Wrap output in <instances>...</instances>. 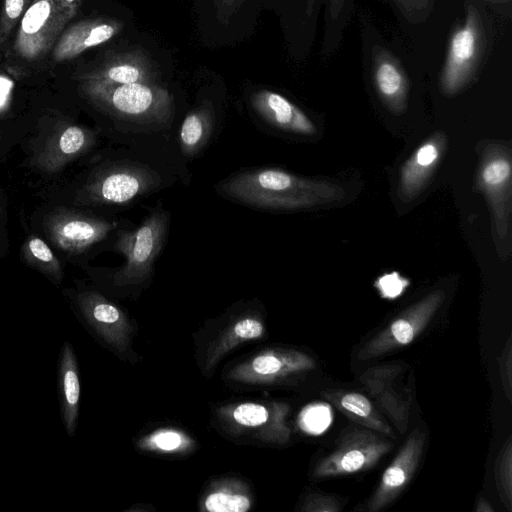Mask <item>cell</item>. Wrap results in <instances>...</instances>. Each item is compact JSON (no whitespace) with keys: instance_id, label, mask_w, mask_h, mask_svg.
Instances as JSON below:
<instances>
[{"instance_id":"obj_22","label":"cell","mask_w":512,"mask_h":512,"mask_svg":"<svg viewBox=\"0 0 512 512\" xmlns=\"http://www.w3.org/2000/svg\"><path fill=\"white\" fill-rule=\"evenodd\" d=\"M324 395L355 422L392 436L390 427L365 395L355 391L326 392Z\"/></svg>"},{"instance_id":"obj_15","label":"cell","mask_w":512,"mask_h":512,"mask_svg":"<svg viewBox=\"0 0 512 512\" xmlns=\"http://www.w3.org/2000/svg\"><path fill=\"white\" fill-rule=\"evenodd\" d=\"M400 371L401 367L398 365L373 367L362 374L360 380L370 395L393 419L395 425L404 431L411 398L409 390L400 382V379L396 381Z\"/></svg>"},{"instance_id":"obj_8","label":"cell","mask_w":512,"mask_h":512,"mask_svg":"<svg viewBox=\"0 0 512 512\" xmlns=\"http://www.w3.org/2000/svg\"><path fill=\"white\" fill-rule=\"evenodd\" d=\"M75 315L97 339L123 353L129 344L131 327L125 313L95 290L67 291Z\"/></svg>"},{"instance_id":"obj_33","label":"cell","mask_w":512,"mask_h":512,"mask_svg":"<svg viewBox=\"0 0 512 512\" xmlns=\"http://www.w3.org/2000/svg\"><path fill=\"white\" fill-rule=\"evenodd\" d=\"M341 508L342 504L335 497L329 495H312L305 503L304 510L335 512L339 511Z\"/></svg>"},{"instance_id":"obj_20","label":"cell","mask_w":512,"mask_h":512,"mask_svg":"<svg viewBox=\"0 0 512 512\" xmlns=\"http://www.w3.org/2000/svg\"><path fill=\"white\" fill-rule=\"evenodd\" d=\"M93 143V134L88 129L67 125L56 131L39 157V166L48 172L60 170L64 165L80 156Z\"/></svg>"},{"instance_id":"obj_32","label":"cell","mask_w":512,"mask_h":512,"mask_svg":"<svg viewBox=\"0 0 512 512\" xmlns=\"http://www.w3.org/2000/svg\"><path fill=\"white\" fill-rule=\"evenodd\" d=\"M150 442L160 450L173 451L183 444L184 438L177 431L165 430L155 433L150 438Z\"/></svg>"},{"instance_id":"obj_35","label":"cell","mask_w":512,"mask_h":512,"mask_svg":"<svg viewBox=\"0 0 512 512\" xmlns=\"http://www.w3.org/2000/svg\"><path fill=\"white\" fill-rule=\"evenodd\" d=\"M243 0H215V4L219 12L229 16L239 8Z\"/></svg>"},{"instance_id":"obj_6","label":"cell","mask_w":512,"mask_h":512,"mask_svg":"<svg viewBox=\"0 0 512 512\" xmlns=\"http://www.w3.org/2000/svg\"><path fill=\"white\" fill-rule=\"evenodd\" d=\"M160 184L149 168L134 164L112 165L96 174L84 187L81 200L96 205H124Z\"/></svg>"},{"instance_id":"obj_10","label":"cell","mask_w":512,"mask_h":512,"mask_svg":"<svg viewBox=\"0 0 512 512\" xmlns=\"http://www.w3.org/2000/svg\"><path fill=\"white\" fill-rule=\"evenodd\" d=\"M425 433L414 429L401 446L366 504L369 512L388 507L404 491L412 480L422 458Z\"/></svg>"},{"instance_id":"obj_1","label":"cell","mask_w":512,"mask_h":512,"mask_svg":"<svg viewBox=\"0 0 512 512\" xmlns=\"http://www.w3.org/2000/svg\"><path fill=\"white\" fill-rule=\"evenodd\" d=\"M219 189L238 202L273 210L307 208L336 200L343 194L331 183L298 177L277 168L233 174L220 184Z\"/></svg>"},{"instance_id":"obj_12","label":"cell","mask_w":512,"mask_h":512,"mask_svg":"<svg viewBox=\"0 0 512 512\" xmlns=\"http://www.w3.org/2000/svg\"><path fill=\"white\" fill-rule=\"evenodd\" d=\"M510 156L503 148H490L483 156L478 171V185L486 195L493 213L497 234H507L511 188Z\"/></svg>"},{"instance_id":"obj_18","label":"cell","mask_w":512,"mask_h":512,"mask_svg":"<svg viewBox=\"0 0 512 512\" xmlns=\"http://www.w3.org/2000/svg\"><path fill=\"white\" fill-rule=\"evenodd\" d=\"M56 387L63 428L69 437H74L79 418L81 384L77 357L68 341L62 343L59 351Z\"/></svg>"},{"instance_id":"obj_14","label":"cell","mask_w":512,"mask_h":512,"mask_svg":"<svg viewBox=\"0 0 512 512\" xmlns=\"http://www.w3.org/2000/svg\"><path fill=\"white\" fill-rule=\"evenodd\" d=\"M123 29V22L109 17L80 20L67 26L52 52L55 63L71 60L88 49L110 41Z\"/></svg>"},{"instance_id":"obj_4","label":"cell","mask_w":512,"mask_h":512,"mask_svg":"<svg viewBox=\"0 0 512 512\" xmlns=\"http://www.w3.org/2000/svg\"><path fill=\"white\" fill-rule=\"evenodd\" d=\"M169 215L154 211L135 229L121 231L115 249L126 257L125 265L114 275L116 285L136 284L145 280L161 251Z\"/></svg>"},{"instance_id":"obj_31","label":"cell","mask_w":512,"mask_h":512,"mask_svg":"<svg viewBox=\"0 0 512 512\" xmlns=\"http://www.w3.org/2000/svg\"><path fill=\"white\" fill-rule=\"evenodd\" d=\"M409 280L398 272L385 273L375 281V287L383 298L395 299L409 286Z\"/></svg>"},{"instance_id":"obj_13","label":"cell","mask_w":512,"mask_h":512,"mask_svg":"<svg viewBox=\"0 0 512 512\" xmlns=\"http://www.w3.org/2000/svg\"><path fill=\"white\" fill-rule=\"evenodd\" d=\"M313 358L295 350L266 351L236 367L230 377L246 383H267L311 370Z\"/></svg>"},{"instance_id":"obj_7","label":"cell","mask_w":512,"mask_h":512,"mask_svg":"<svg viewBox=\"0 0 512 512\" xmlns=\"http://www.w3.org/2000/svg\"><path fill=\"white\" fill-rule=\"evenodd\" d=\"M443 290H435L407 307L359 350L360 360H371L411 344L429 325L445 300Z\"/></svg>"},{"instance_id":"obj_39","label":"cell","mask_w":512,"mask_h":512,"mask_svg":"<svg viewBox=\"0 0 512 512\" xmlns=\"http://www.w3.org/2000/svg\"><path fill=\"white\" fill-rule=\"evenodd\" d=\"M61 1L77 11L81 5V0H61Z\"/></svg>"},{"instance_id":"obj_24","label":"cell","mask_w":512,"mask_h":512,"mask_svg":"<svg viewBox=\"0 0 512 512\" xmlns=\"http://www.w3.org/2000/svg\"><path fill=\"white\" fill-rule=\"evenodd\" d=\"M263 332V323L255 317H245L238 320L215 343V347L208 359L209 363L213 364L219 357L237 344L261 337Z\"/></svg>"},{"instance_id":"obj_26","label":"cell","mask_w":512,"mask_h":512,"mask_svg":"<svg viewBox=\"0 0 512 512\" xmlns=\"http://www.w3.org/2000/svg\"><path fill=\"white\" fill-rule=\"evenodd\" d=\"M204 508L210 512H246L251 508V500L242 492L221 488L207 495Z\"/></svg>"},{"instance_id":"obj_2","label":"cell","mask_w":512,"mask_h":512,"mask_svg":"<svg viewBox=\"0 0 512 512\" xmlns=\"http://www.w3.org/2000/svg\"><path fill=\"white\" fill-rule=\"evenodd\" d=\"M77 10L61 0H33L6 54L7 65L24 75L52 52Z\"/></svg>"},{"instance_id":"obj_36","label":"cell","mask_w":512,"mask_h":512,"mask_svg":"<svg viewBox=\"0 0 512 512\" xmlns=\"http://www.w3.org/2000/svg\"><path fill=\"white\" fill-rule=\"evenodd\" d=\"M406 13L414 12L416 9H424L430 2V0H395Z\"/></svg>"},{"instance_id":"obj_28","label":"cell","mask_w":512,"mask_h":512,"mask_svg":"<svg viewBox=\"0 0 512 512\" xmlns=\"http://www.w3.org/2000/svg\"><path fill=\"white\" fill-rule=\"evenodd\" d=\"M33 0H4L0 14V49L19 25Z\"/></svg>"},{"instance_id":"obj_11","label":"cell","mask_w":512,"mask_h":512,"mask_svg":"<svg viewBox=\"0 0 512 512\" xmlns=\"http://www.w3.org/2000/svg\"><path fill=\"white\" fill-rule=\"evenodd\" d=\"M106 219L71 210L53 213L47 221L50 239L68 254H80L103 240L115 227Z\"/></svg>"},{"instance_id":"obj_21","label":"cell","mask_w":512,"mask_h":512,"mask_svg":"<svg viewBox=\"0 0 512 512\" xmlns=\"http://www.w3.org/2000/svg\"><path fill=\"white\" fill-rule=\"evenodd\" d=\"M373 78L376 90L385 104L396 112L405 107L408 83L399 63L388 53L375 58Z\"/></svg>"},{"instance_id":"obj_25","label":"cell","mask_w":512,"mask_h":512,"mask_svg":"<svg viewBox=\"0 0 512 512\" xmlns=\"http://www.w3.org/2000/svg\"><path fill=\"white\" fill-rule=\"evenodd\" d=\"M26 262L49 277L54 283L61 282L63 271L61 265L46 242L37 236L27 239L23 247Z\"/></svg>"},{"instance_id":"obj_30","label":"cell","mask_w":512,"mask_h":512,"mask_svg":"<svg viewBox=\"0 0 512 512\" xmlns=\"http://www.w3.org/2000/svg\"><path fill=\"white\" fill-rule=\"evenodd\" d=\"M233 418L242 426L257 427L268 420L269 412L260 404L243 403L234 409Z\"/></svg>"},{"instance_id":"obj_27","label":"cell","mask_w":512,"mask_h":512,"mask_svg":"<svg viewBox=\"0 0 512 512\" xmlns=\"http://www.w3.org/2000/svg\"><path fill=\"white\" fill-rule=\"evenodd\" d=\"M497 491L502 503L511 511L512 507V442L507 440L495 463Z\"/></svg>"},{"instance_id":"obj_17","label":"cell","mask_w":512,"mask_h":512,"mask_svg":"<svg viewBox=\"0 0 512 512\" xmlns=\"http://www.w3.org/2000/svg\"><path fill=\"white\" fill-rule=\"evenodd\" d=\"M445 147V135L436 133L423 142L404 163L398 185V197L403 202H411L422 192L439 164Z\"/></svg>"},{"instance_id":"obj_3","label":"cell","mask_w":512,"mask_h":512,"mask_svg":"<svg viewBox=\"0 0 512 512\" xmlns=\"http://www.w3.org/2000/svg\"><path fill=\"white\" fill-rule=\"evenodd\" d=\"M80 90L95 105L122 117L163 122L171 115L172 97L156 83L110 84L80 80Z\"/></svg>"},{"instance_id":"obj_16","label":"cell","mask_w":512,"mask_h":512,"mask_svg":"<svg viewBox=\"0 0 512 512\" xmlns=\"http://www.w3.org/2000/svg\"><path fill=\"white\" fill-rule=\"evenodd\" d=\"M152 61L141 49H129L107 55L79 80H94L110 84L155 83Z\"/></svg>"},{"instance_id":"obj_29","label":"cell","mask_w":512,"mask_h":512,"mask_svg":"<svg viewBox=\"0 0 512 512\" xmlns=\"http://www.w3.org/2000/svg\"><path fill=\"white\" fill-rule=\"evenodd\" d=\"M332 419L329 407L324 404H315L303 410L300 417L301 427L309 433H321L330 424Z\"/></svg>"},{"instance_id":"obj_37","label":"cell","mask_w":512,"mask_h":512,"mask_svg":"<svg viewBox=\"0 0 512 512\" xmlns=\"http://www.w3.org/2000/svg\"><path fill=\"white\" fill-rule=\"evenodd\" d=\"M315 0H307V10L310 11ZM345 0H330V12L333 18L341 11Z\"/></svg>"},{"instance_id":"obj_19","label":"cell","mask_w":512,"mask_h":512,"mask_svg":"<svg viewBox=\"0 0 512 512\" xmlns=\"http://www.w3.org/2000/svg\"><path fill=\"white\" fill-rule=\"evenodd\" d=\"M253 109L271 125L297 134L312 135L316 129L307 115L279 93L262 89L251 97Z\"/></svg>"},{"instance_id":"obj_9","label":"cell","mask_w":512,"mask_h":512,"mask_svg":"<svg viewBox=\"0 0 512 512\" xmlns=\"http://www.w3.org/2000/svg\"><path fill=\"white\" fill-rule=\"evenodd\" d=\"M484 46L481 19L472 6L466 19L452 34L440 77V86L446 95L459 92L472 78Z\"/></svg>"},{"instance_id":"obj_34","label":"cell","mask_w":512,"mask_h":512,"mask_svg":"<svg viewBox=\"0 0 512 512\" xmlns=\"http://www.w3.org/2000/svg\"><path fill=\"white\" fill-rule=\"evenodd\" d=\"M500 374L502 378L503 387L508 400L511 399V344L510 339L502 353L500 359Z\"/></svg>"},{"instance_id":"obj_23","label":"cell","mask_w":512,"mask_h":512,"mask_svg":"<svg viewBox=\"0 0 512 512\" xmlns=\"http://www.w3.org/2000/svg\"><path fill=\"white\" fill-rule=\"evenodd\" d=\"M212 128V114L207 108L190 112L179 133L180 145L187 156L195 155L206 143Z\"/></svg>"},{"instance_id":"obj_5","label":"cell","mask_w":512,"mask_h":512,"mask_svg":"<svg viewBox=\"0 0 512 512\" xmlns=\"http://www.w3.org/2000/svg\"><path fill=\"white\" fill-rule=\"evenodd\" d=\"M392 448L393 443L376 431L352 428L317 462L312 475L322 479L364 472L377 465Z\"/></svg>"},{"instance_id":"obj_38","label":"cell","mask_w":512,"mask_h":512,"mask_svg":"<svg viewBox=\"0 0 512 512\" xmlns=\"http://www.w3.org/2000/svg\"><path fill=\"white\" fill-rule=\"evenodd\" d=\"M476 511H493V508L490 506L488 502H486L484 499H480L479 503L477 504Z\"/></svg>"}]
</instances>
